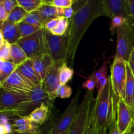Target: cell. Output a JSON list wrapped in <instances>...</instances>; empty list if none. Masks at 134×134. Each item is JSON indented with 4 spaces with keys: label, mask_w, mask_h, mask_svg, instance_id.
<instances>
[{
    "label": "cell",
    "mask_w": 134,
    "mask_h": 134,
    "mask_svg": "<svg viewBox=\"0 0 134 134\" xmlns=\"http://www.w3.org/2000/svg\"><path fill=\"white\" fill-rule=\"evenodd\" d=\"M104 15L102 0H87L76 7L69 20L68 31V53L66 62L73 67L75 56L78 46L85 32L94 20Z\"/></svg>",
    "instance_id": "6da1fadb"
},
{
    "label": "cell",
    "mask_w": 134,
    "mask_h": 134,
    "mask_svg": "<svg viewBox=\"0 0 134 134\" xmlns=\"http://www.w3.org/2000/svg\"><path fill=\"white\" fill-rule=\"evenodd\" d=\"M115 97L109 78L104 89L98 93L92 109L96 129L99 132L102 129L108 130L111 123L116 119V104H115Z\"/></svg>",
    "instance_id": "7a4b0ae2"
},
{
    "label": "cell",
    "mask_w": 134,
    "mask_h": 134,
    "mask_svg": "<svg viewBox=\"0 0 134 134\" xmlns=\"http://www.w3.org/2000/svg\"><path fill=\"white\" fill-rule=\"evenodd\" d=\"M16 43L22 48L27 59L31 60L37 56L48 54L47 30L44 27L33 35L21 38Z\"/></svg>",
    "instance_id": "3957f363"
},
{
    "label": "cell",
    "mask_w": 134,
    "mask_h": 134,
    "mask_svg": "<svg viewBox=\"0 0 134 134\" xmlns=\"http://www.w3.org/2000/svg\"><path fill=\"white\" fill-rule=\"evenodd\" d=\"M30 102L29 94H20L15 92L0 88V110L19 113L26 116V107Z\"/></svg>",
    "instance_id": "277c9868"
},
{
    "label": "cell",
    "mask_w": 134,
    "mask_h": 134,
    "mask_svg": "<svg viewBox=\"0 0 134 134\" xmlns=\"http://www.w3.org/2000/svg\"><path fill=\"white\" fill-rule=\"evenodd\" d=\"M114 95L119 99L125 98V88L127 79V62L119 58H114L111 66L109 77Z\"/></svg>",
    "instance_id": "5b68a950"
},
{
    "label": "cell",
    "mask_w": 134,
    "mask_h": 134,
    "mask_svg": "<svg viewBox=\"0 0 134 134\" xmlns=\"http://www.w3.org/2000/svg\"><path fill=\"white\" fill-rule=\"evenodd\" d=\"M117 44L115 58H119L126 62L134 48V31L132 22L126 23L117 30Z\"/></svg>",
    "instance_id": "8992f818"
},
{
    "label": "cell",
    "mask_w": 134,
    "mask_h": 134,
    "mask_svg": "<svg viewBox=\"0 0 134 134\" xmlns=\"http://www.w3.org/2000/svg\"><path fill=\"white\" fill-rule=\"evenodd\" d=\"M81 90H78L75 96L71 101L64 113L52 124L51 128V134H58L69 130L75 121L80 105H79Z\"/></svg>",
    "instance_id": "52a82bcc"
},
{
    "label": "cell",
    "mask_w": 134,
    "mask_h": 134,
    "mask_svg": "<svg viewBox=\"0 0 134 134\" xmlns=\"http://www.w3.org/2000/svg\"><path fill=\"white\" fill-rule=\"evenodd\" d=\"M93 103V91H87L79 106L77 119L69 129V134L85 133Z\"/></svg>",
    "instance_id": "ba28073f"
},
{
    "label": "cell",
    "mask_w": 134,
    "mask_h": 134,
    "mask_svg": "<svg viewBox=\"0 0 134 134\" xmlns=\"http://www.w3.org/2000/svg\"><path fill=\"white\" fill-rule=\"evenodd\" d=\"M48 54L53 62H66L68 53V35L58 36L47 31Z\"/></svg>",
    "instance_id": "9c48e42d"
},
{
    "label": "cell",
    "mask_w": 134,
    "mask_h": 134,
    "mask_svg": "<svg viewBox=\"0 0 134 134\" xmlns=\"http://www.w3.org/2000/svg\"><path fill=\"white\" fill-rule=\"evenodd\" d=\"M65 62L59 61L54 62L52 65L48 68L46 75L42 82L43 88L49 97L51 102H54L57 98L56 92L60 86L59 68L60 65Z\"/></svg>",
    "instance_id": "30bf717a"
},
{
    "label": "cell",
    "mask_w": 134,
    "mask_h": 134,
    "mask_svg": "<svg viewBox=\"0 0 134 134\" xmlns=\"http://www.w3.org/2000/svg\"><path fill=\"white\" fill-rule=\"evenodd\" d=\"M116 125L121 134L132 132L134 126V112L122 99L116 103Z\"/></svg>",
    "instance_id": "8fae6325"
},
{
    "label": "cell",
    "mask_w": 134,
    "mask_h": 134,
    "mask_svg": "<svg viewBox=\"0 0 134 134\" xmlns=\"http://www.w3.org/2000/svg\"><path fill=\"white\" fill-rule=\"evenodd\" d=\"M35 86L16 69L5 80L3 84L2 88L5 90L20 94H30Z\"/></svg>",
    "instance_id": "7c38bea8"
},
{
    "label": "cell",
    "mask_w": 134,
    "mask_h": 134,
    "mask_svg": "<svg viewBox=\"0 0 134 134\" xmlns=\"http://www.w3.org/2000/svg\"><path fill=\"white\" fill-rule=\"evenodd\" d=\"M104 15L111 19L115 16H123L130 20L128 0H102Z\"/></svg>",
    "instance_id": "4fadbf2b"
},
{
    "label": "cell",
    "mask_w": 134,
    "mask_h": 134,
    "mask_svg": "<svg viewBox=\"0 0 134 134\" xmlns=\"http://www.w3.org/2000/svg\"><path fill=\"white\" fill-rule=\"evenodd\" d=\"M30 102L26 107V115H29L34 109L42 104H46L52 107L54 102H51L48 94L44 91L42 84L35 86L30 94Z\"/></svg>",
    "instance_id": "5bb4252c"
},
{
    "label": "cell",
    "mask_w": 134,
    "mask_h": 134,
    "mask_svg": "<svg viewBox=\"0 0 134 134\" xmlns=\"http://www.w3.org/2000/svg\"><path fill=\"white\" fill-rule=\"evenodd\" d=\"M13 132L31 134H39L41 131L39 125L31 120L28 115L19 118L11 124Z\"/></svg>",
    "instance_id": "9a60e30c"
},
{
    "label": "cell",
    "mask_w": 134,
    "mask_h": 134,
    "mask_svg": "<svg viewBox=\"0 0 134 134\" xmlns=\"http://www.w3.org/2000/svg\"><path fill=\"white\" fill-rule=\"evenodd\" d=\"M0 29L4 40L10 44H15L21 39L18 24L12 23L6 20L3 22H0Z\"/></svg>",
    "instance_id": "2e32d148"
},
{
    "label": "cell",
    "mask_w": 134,
    "mask_h": 134,
    "mask_svg": "<svg viewBox=\"0 0 134 134\" xmlns=\"http://www.w3.org/2000/svg\"><path fill=\"white\" fill-rule=\"evenodd\" d=\"M34 68L43 82L48 68L54 62L49 54H44L31 59Z\"/></svg>",
    "instance_id": "e0dca14e"
},
{
    "label": "cell",
    "mask_w": 134,
    "mask_h": 134,
    "mask_svg": "<svg viewBox=\"0 0 134 134\" xmlns=\"http://www.w3.org/2000/svg\"><path fill=\"white\" fill-rule=\"evenodd\" d=\"M17 69L20 73L35 86L42 84V81L35 72L32 60L28 59L24 64L18 66Z\"/></svg>",
    "instance_id": "ac0fdd59"
},
{
    "label": "cell",
    "mask_w": 134,
    "mask_h": 134,
    "mask_svg": "<svg viewBox=\"0 0 134 134\" xmlns=\"http://www.w3.org/2000/svg\"><path fill=\"white\" fill-rule=\"evenodd\" d=\"M124 101L134 112V77L127 63V79Z\"/></svg>",
    "instance_id": "d6986e66"
},
{
    "label": "cell",
    "mask_w": 134,
    "mask_h": 134,
    "mask_svg": "<svg viewBox=\"0 0 134 134\" xmlns=\"http://www.w3.org/2000/svg\"><path fill=\"white\" fill-rule=\"evenodd\" d=\"M51 108V107L47 105L42 104L39 107L34 109L28 116L32 121L38 125H41L43 124L49 116Z\"/></svg>",
    "instance_id": "ffe728a7"
},
{
    "label": "cell",
    "mask_w": 134,
    "mask_h": 134,
    "mask_svg": "<svg viewBox=\"0 0 134 134\" xmlns=\"http://www.w3.org/2000/svg\"><path fill=\"white\" fill-rule=\"evenodd\" d=\"M10 58L11 62L17 68L28 60L22 48L17 43L10 44Z\"/></svg>",
    "instance_id": "44dd1931"
},
{
    "label": "cell",
    "mask_w": 134,
    "mask_h": 134,
    "mask_svg": "<svg viewBox=\"0 0 134 134\" xmlns=\"http://www.w3.org/2000/svg\"><path fill=\"white\" fill-rule=\"evenodd\" d=\"M36 11L39 13V15L41 16L46 23L48 21L58 17L56 8L44 3V1H43V5Z\"/></svg>",
    "instance_id": "7402d4cb"
},
{
    "label": "cell",
    "mask_w": 134,
    "mask_h": 134,
    "mask_svg": "<svg viewBox=\"0 0 134 134\" xmlns=\"http://www.w3.org/2000/svg\"><path fill=\"white\" fill-rule=\"evenodd\" d=\"M19 6L23 8L27 14L37 10L43 5V0H17Z\"/></svg>",
    "instance_id": "603a6c76"
},
{
    "label": "cell",
    "mask_w": 134,
    "mask_h": 134,
    "mask_svg": "<svg viewBox=\"0 0 134 134\" xmlns=\"http://www.w3.org/2000/svg\"><path fill=\"white\" fill-rule=\"evenodd\" d=\"M27 14V12L23 8L21 7L19 5H17L9 13L7 20L12 22V23L18 24L21 22H22V20L24 19Z\"/></svg>",
    "instance_id": "cb8c5ba5"
},
{
    "label": "cell",
    "mask_w": 134,
    "mask_h": 134,
    "mask_svg": "<svg viewBox=\"0 0 134 134\" xmlns=\"http://www.w3.org/2000/svg\"><path fill=\"white\" fill-rule=\"evenodd\" d=\"M59 75L61 85H66L73 78L74 71L68 66V63L65 62L60 65L59 68Z\"/></svg>",
    "instance_id": "d4e9b609"
},
{
    "label": "cell",
    "mask_w": 134,
    "mask_h": 134,
    "mask_svg": "<svg viewBox=\"0 0 134 134\" xmlns=\"http://www.w3.org/2000/svg\"><path fill=\"white\" fill-rule=\"evenodd\" d=\"M22 22L32 25V26H38L41 28H44L46 24V22L37 11L27 14L24 19L22 20Z\"/></svg>",
    "instance_id": "484cf974"
},
{
    "label": "cell",
    "mask_w": 134,
    "mask_h": 134,
    "mask_svg": "<svg viewBox=\"0 0 134 134\" xmlns=\"http://www.w3.org/2000/svg\"><path fill=\"white\" fill-rule=\"evenodd\" d=\"M69 26V20L65 17H60V20L57 26L54 30L50 31L52 35L62 36L67 35V31Z\"/></svg>",
    "instance_id": "4316f807"
},
{
    "label": "cell",
    "mask_w": 134,
    "mask_h": 134,
    "mask_svg": "<svg viewBox=\"0 0 134 134\" xmlns=\"http://www.w3.org/2000/svg\"><path fill=\"white\" fill-rule=\"evenodd\" d=\"M18 26H19L21 38H24L33 35L42 29L40 27L32 26L23 22H21L20 23L18 24Z\"/></svg>",
    "instance_id": "83f0119b"
},
{
    "label": "cell",
    "mask_w": 134,
    "mask_h": 134,
    "mask_svg": "<svg viewBox=\"0 0 134 134\" xmlns=\"http://www.w3.org/2000/svg\"><path fill=\"white\" fill-rule=\"evenodd\" d=\"M17 69L16 65L12 62H4L2 70L0 73V85L2 86L5 80Z\"/></svg>",
    "instance_id": "f1b7e54d"
},
{
    "label": "cell",
    "mask_w": 134,
    "mask_h": 134,
    "mask_svg": "<svg viewBox=\"0 0 134 134\" xmlns=\"http://www.w3.org/2000/svg\"><path fill=\"white\" fill-rule=\"evenodd\" d=\"M20 117L22 116L18 113L0 110V125L7 124H12L15 120Z\"/></svg>",
    "instance_id": "f546056e"
},
{
    "label": "cell",
    "mask_w": 134,
    "mask_h": 134,
    "mask_svg": "<svg viewBox=\"0 0 134 134\" xmlns=\"http://www.w3.org/2000/svg\"><path fill=\"white\" fill-rule=\"evenodd\" d=\"M111 58V57L109 58L98 70L94 71L90 76L86 77V79H92L96 81L97 84L101 79L107 77V63L110 60Z\"/></svg>",
    "instance_id": "4dcf8cb0"
},
{
    "label": "cell",
    "mask_w": 134,
    "mask_h": 134,
    "mask_svg": "<svg viewBox=\"0 0 134 134\" xmlns=\"http://www.w3.org/2000/svg\"><path fill=\"white\" fill-rule=\"evenodd\" d=\"M77 2L76 0H52V1H44V3L51 5L56 8H66L71 7L75 3Z\"/></svg>",
    "instance_id": "1f68e13d"
},
{
    "label": "cell",
    "mask_w": 134,
    "mask_h": 134,
    "mask_svg": "<svg viewBox=\"0 0 134 134\" xmlns=\"http://www.w3.org/2000/svg\"><path fill=\"white\" fill-rule=\"evenodd\" d=\"M130 20L126 18H124L123 16H115L113 18H112L110 25V30L111 33L114 34L115 33L117 32V30L120 27H121L122 25L126 23L128 21H130ZM131 21V20H130Z\"/></svg>",
    "instance_id": "d6a6232c"
},
{
    "label": "cell",
    "mask_w": 134,
    "mask_h": 134,
    "mask_svg": "<svg viewBox=\"0 0 134 134\" xmlns=\"http://www.w3.org/2000/svg\"><path fill=\"white\" fill-rule=\"evenodd\" d=\"M0 60L3 62H11L10 58V44L4 41L0 47Z\"/></svg>",
    "instance_id": "836d02e7"
},
{
    "label": "cell",
    "mask_w": 134,
    "mask_h": 134,
    "mask_svg": "<svg viewBox=\"0 0 134 134\" xmlns=\"http://www.w3.org/2000/svg\"><path fill=\"white\" fill-rule=\"evenodd\" d=\"M72 94V88L68 85H60L56 92L57 97L60 98H69Z\"/></svg>",
    "instance_id": "e575fe53"
},
{
    "label": "cell",
    "mask_w": 134,
    "mask_h": 134,
    "mask_svg": "<svg viewBox=\"0 0 134 134\" xmlns=\"http://www.w3.org/2000/svg\"><path fill=\"white\" fill-rule=\"evenodd\" d=\"M92 109L91 111H90V116H89L87 126H86V130H85V132L84 134H99V133H100V132H99V131H98L96 129Z\"/></svg>",
    "instance_id": "d590c367"
},
{
    "label": "cell",
    "mask_w": 134,
    "mask_h": 134,
    "mask_svg": "<svg viewBox=\"0 0 134 134\" xmlns=\"http://www.w3.org/2000/svg\"><path fill=\"white\" fill-rule=\"evenodd\" d=\"M2 5L9 14V13L13 10L14 7L18 5V3L17 0H5L3 1Z\"/></svg>",
    "instance_id": "8d00e7d4"
},
{
    "label": "cell",
    "mask_w": 134,
    "mask_h": 134,
    "mask_svg": "<svg viewBox=\"0 0 134 134\" xmlns=\"http://www.w3.org/2000/svg\"><path fill=\"white\" fill-rule=\"evenodd\" d=\"M59 20H60V17H57V18H53V19L48 21L44 26V28L46 29L47 31H51L57 26Z\"/></svg>",
    "instance_id": "74e56055"
},
{
    "label": "cell",
    "mask_w": 134,
    "mask_h": 134,
    "mask_svg": "<svg viewBox=\"0 0 134 134\" xmlns=\"http://www.w3.org/2000/svg\"><path fill=\"white\" fill-rule=\"evenodd\" d=\"M82 87L87 89L88 91H94L95 87H96V82L92 79L88 78L82 83Z\"/></svg>",
    "instance_id": "f35d334b"
},
{
    "label": "cell",
    "mask_w": 134,
    "mask_h": 134,
    "mask_svg": "<svg viewBox=\"0 0 134 134\" xmlns=\"http://www.w3.org/2000/svg\"><path fill=\"white\" fill-rule=\"evenodd\" d=\"M109 133H107V134H121L119 132V130H118L117 128V125H116V120L115 119L111 124L110 125V126L109 127ZM124 134H133L132 133V132H128L126 133H124Z\"/></svg>",
    "instance_id": "ab89813d"
},
{
    "label": "cell",
    "mask_w": 134,
    "mask_h": 134,
    "mask_svg": "<svg viewBox=\"0 0 134 134\" xmlns=\"http://www.w3.org/2000/svg\"><path fill=\"white\" fill-rule=\"evenodd\" d=\"M13 132L11 124H1L0 125V134H10Z\"/></svg>",
    "instance_id": "60d3db41"
},
{
    "label": "cell",
    "mask_w": 134,
    "mask_h": 134,
    "mask_svg": "<svg viewBox=\"0 0 134 134\" xmlns=\"http://www.w3.org/2000/svg\"><path fill=\"white\" fill-rule=\"evenodd\" d=\"M128 5L130 10V14L132 25V26H134V1L128 0Z\"/></svg>",
    "instance_id": "b9f144b4"
},
{
    "label": "cell",
    "mask_w": 134,
    "mask_h": 134,
    "mask_svg": "<svg viewBox=\"0 0 134 134\" xmlns=\"http://www.w3.org/2000/svg\"><path fill=\"white\" fill-rule=\"evenodd\" d=\"M8 16H9V13L5 10L1 4L0 6V22H3L7 20Z\"/></svg>",
    "instance_id": "7bdbcfd3"
},
{
    "label": "cell",
    "mask_w": 134,
    "mask_h": 134,
    "mask_svg": "<svg viewBox=\"0 0 134 134\" xmlns=\"http://www.w3.org/2000/svg\"><path fill=\"white\" fill-rule=\"evenodd\" d=\"M128 64L129 65L131 71H132V73H133V75L134 77V48L132 50V52L130 54V56L129 60L128 61Z\"/></svg>",
    "instance_id": "ee69618b"
},
{
    "label": "cell",
    "mask_w": 134,
    "mask_h": 134,
    "mask_svg": "<svg viewBox=\"0 0 134 134\" xmlns=\"http://www.w3.org/2000/svg\"><path fill=\"white\" fill-rule=\"evenodd\" d=\"M75 13V10L73 8V7L69 8H66L65 9V10H64V17H65V18L68 20H70L71 18L73 16V14Z\"/></svg>",
    "instance_id": "f6af8a7d"
},
{
    "label": "cell",
    "mask_w": 134,
    "mask_h": 134,
    "mask_svg": "<svg viewBox=\"0 0 134 134\" xmlns=\"http://www.w3.org/2000/svg\"><path fill=\"white\" fill-rule=\"evenodd\" d=\"M64 10H65V9H63V8H56L58 17H64Z\"/></svg>",
    "instance_id": "bcb514c9"
},
{
    "label": "cell",
    "mask_w": 134,
    "mask_h": 134,
    "mask_svg": "<svg viewBox=\"0 0 134 134\" xmlns=\"http://www.w3.org/2000/svg\"><path fill=\"white\" fill-rule=\"evenodd\" d=\"M4 41L5 40H4L2 32H1V29H0V47H1V46L2 45V44L3 43Z\"/></svg>",
    "instance_id": "7dc6e473"
},
{
    "label": "cell",
    "mask_w": 134,
    "mask_h": 134,
    "mask_svg": "<svg viewBox=\"0 0 134 134\" xmlns=\"http://www.w3.org/2000/svg\"><path fill=\"white\" fill-rule=\"evenodd\" d=\"M99 134H107V129L101 130Z\"/></svg>",
    "instance_id": "c3c4849f"
},
{
    "label": "cell",
    "mask_w": 134,
    "mask_h": 134,
    "mask_svg": "<svg viewBox=\"0 0 134 134\" xmlns=\"http://www.w3.org/2000/svg\"><path fill=\"white\" fill-rule=\"evenodd\" d=\"M3 63L4 62L2 60H0V73H1V70H2L3 66Z\"/></svg>",
    "instance_id": "681fc988"
},
{
    "label": "cell",
    "mask_w": 134,
    "mask_h": 134,
    "mask_svg": "<svg viewBox=\"0 0 134 134\" xmlns=\"http://www.w3.org/2000/svg\"><path fill=\"white\" fill-rule=\"evenodd\" d=\"M10 134H31V133H20V132H13ZM39 134H42V132Z\"/></svg>",
    "instance_id": "f907efd6"
},
{
    "label": "cell",
    "mask_w": 134,
    "mask_h": 134,
    "mask_svg": "<svg viewBox=\"0 0 134 134\" xmlns=\"http://www.w3.org/2000/svg\"><path fill=\"white\" fill-rule=\"evenodd\" d=\"M70 129V128H69ZM69 130H67L64 131V132H62V133H58V134H69Z\"/></svg>",
    "instance_id": "816d5d0a"
},
{
    "label": "cell",
    "mask_w": 134,
    "mask_h": 134,
    "mask_svg": "<svg viewBox=\"0 0 134 134\" xmlns=\"http://www.w3.org/2000/svg\"><path fill=\"white\" fill-rule=\"evenodd\" d=\"M42 134H51V130H48V132H45V133H42Z\"/></svg>",
    "instance_id": "f5cc1de1"
},
{
    "label": "cell",
    "mask_w": 134,
    "mask_h": 134,
    "mask_svg": "<svg viewBox=\"0 0 134 134\" xmlns=\"http://www.w3.org/2000/svg\"><path fill=\"white\" fill-rule=\"evenodd\" d=\"M2 2H3V0H0V6H1V4H2Z\"/></svg>",
    "instance_id": "db71d44e"
},
{
    "label": "cell",
    "mask_w": 134,
    "mask_h": 134,
    "mask_svg": "<svg viewBox=\"0 0 134 134\" xmlns=\"http://www.w3.org/2000/svg\"><path fill=\"white\" fill-rule=\"evenodd\" d=\"M132 133L134 134V126L133 127V129H132Z\"/></svg>",
    "instance_id": "11a10c76"
},
{
    "label": "cell",
    "mask_w": 134,
    "mask_h": 134,
    "mask_svg": "<svg viewBox=\"0 0 134 134\" xmlns=\"http://www.w3.org/2000/svg\"><path fill=\"white\" fill-rule=\"evenodd\" d=\"M132 27H133V28L134 29V26H132Z\"/></svg>",
    "instance_id": "9f6ffc18"
}]
</instances>
